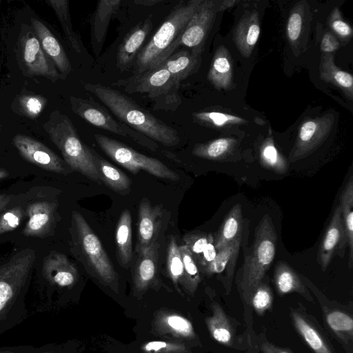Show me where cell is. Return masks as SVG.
Listing matches in <instances>:
<instances>
[{
	"label": "cell",
	"mask_w": 353,
	"mask_h": 353,
	"mask_svg": "<svg viewBox=\"0 0 353 353\" xmlns=\"http://www.w3.org/2000/svg\"><path fill=\"white\" fill-rule=\"evenodd\" d=\"M276 243L277 234L272 219L265 214L256 228L253 243L245 258L240 286L248 304L274 259Z\"/></svg>",
	"instance_id": "3"
},
{
	"label": "cell",
	"mask_w": 353,
	"mask_h": 353,
	"mask_svg": "<svg viewBox=\"0 0 353 353\" xmlns=\"http://www.w3.org/2000/svg\"><path fill=\"white\" fill-rule=\"evenodd\" d=\"M167 271L174 286L178 289L183 276V263L179 246L174 237H172L167 252Z\"/></svg>",
	"instance_id": "41"
},
{
	"label": "cell",
	"mask_w": 353,
	"mask_h": 353,
	"mask_svg": "<svg viewBox=\"0 0 353 353\" xmlns=\"http://www.w3.org/2000/svg\"><path fill=\"white\" fill-rule=\"evenodd\" d=\"M216 253L217 251L214 243V236L212 234L198 263L203 268L206 267L215 259Z\"/></svg>",
	"instance_id": "50"
},
{
	"label": "cell",
	"mask_w": 353,
	"mask_h": 353,
	"mask_svg": "<svg viewBox=\"0 0 353 353\" xmlns=\"http://www.w3.org/2000/svg\"><path fill=\"white\" fill-rule=\"evenodd\" d=\"M346 247L341 208L337 205L319 246L318 260L322 270L325 272L327 270L336 252L343 256Z\"/></svg>",
	"instance_id": "14"
},
{
	"label": "cell",
	"mask_w": 353,
	"mask_h": 353,
	"mask_svg": "<svg viewBox=\"0 0 353 353\" xmlns=\"http://www.w3.org/2000/svg\"><path fill=\"white\" fill-rule=\"evenodd\" d=\"M242 208L237 203L231 208L214 236L216 251L242 236Z\"/></svg>",
	"instance_id": "31"
},
{
	"label": "cell",
	"mask_w": 353,
	"mask_h": 353,
	"mask_svg": "<svg viewBox=\"0 0 353 353\" xmlns=\"http://www.w3.org/2000/svg\"><path fill=\"white\" fill-rule=\"evenodd\" d=\"M43 274L52 284L70 287L78 279V272L67 256L59 252L50 253L44 260Z\"/></svg>",
	"instance_id": "18"
},
{
	"label": "cell",
	"mask_w": 353,
	"mask_h": 353,
	"mask_svg": "<svg viewBox=\"0 0 353 353\" xmlns=\"http://www.w3.org/2000/svg\"><path fill=\"white\" fill-rule=\"evenodd\" d=\"M31 23L45 53L63 74L68 75L72 71V66L62 46L41 21L31 18Z\"/></svg>",
	"instance_id": "20"
},
{
	"label": "cell",
	"mask_w": 353,
	"mask_h": 353,
	"mask_svg": "<svg viewBox=\"0 0 353 353\" xmlns=\"http://www.w3.org/2000/svg\"><path fill=\"white\" fill-rule=\"evenodd\" d=\"M8 175H9V173L8 171H6V170H3L2 168H0V179L6 178L7 176H8Z\"/></svg>",
	"instance_id": "55"
},
{
	"label": "cell",
	"mask_w": 353,
	"mask_h": 353,
	"mask_svg": "<svg viewBox=\"0 0 353 353\" xmlns=\"http://www.w3.org/2000/svg\"><path fill=\"white\" fill-rule=\"evenodd\" d=\"M25 212L20 206L13 208L0 215V234L17 228L21 222Z\"/></svg>",
	"instance_id": "47"
},
{
	"label": "cell",
	"mask_w": 353,
	"mask_h": 353,
	"mask_svg": "<svg viewBox=\"0 0 353 353\" xmlns=\"http://www.w3.org/2000/svg\"><path fill=\"white\" fill-rule=\"evenodd\" d=\"M212 234L201 232H195L188 234L184 236L183 241L195 261L199 263L201 254L206 247Z\"/></svg>",
	"instance_id": "45"
},
{
	"label": "cell",
	"mask_w": 353,
	"mask_h": 353,
	"mask_svg": "<svg viewBox=\"0 0 353 353\" xmlns=\"http://www.w3.org/2000/svg\"><path fill=\"white\" fill-rule=\"evenodd\" d=\"M261 349L263 353H293L289 349L275 346L269 342L263 343Z\"/></svg>",
	"instance_id": "51"
},
{
	"label": "cell",
	"mask_w": 353,
	"mask_h": 353,
	"mask_svg": "<svg viewBox=\"0 0 353 353\" xmlns=\"http://www.w3.org/2000/svg\"><path fill=\"white\" fill-rule=\"evenodd\" d=\"M21 46L23 61L30 73L44 76L52 80H57L59 77L55 65L46 56L35 34L25 35Z\"/></svg>",
	"instance_id": "15"
},
{
	"label": "cell",
	"mask_w": 353,
	"mask_h": 353,
	"mask_svg": "<svg viewBox=\"0 0 353 353\" xmlns=\"http://www.w3.org/2000/svg\"><path fill=\"white\" fill-rule=\"evenodd\" d=\"M325 321L330 330L343 342L347 352H352L353 341V319L346 311L341 309L324 312Z\"/></svg>",
	"instance_id": "29"
},
{
	"label": "cell",
	"mask_w": 353,
	"mask_h": 353,
	"mask_svg": "<svg viewBox=\"0 0 353 353\" xmlns=\"http://www.w3.org/2000/svg\"><path fill=\"white\" fill-rule=\"evenodd\" d=\"M13 143L21 155L32 163L48 171L65 172L63 161L42 143L30 137L17 134L13 138Z\"/></svg>",
	"instance_id": "13"
},
{
	"label": "cell",
	"mask_w": 353,
	"mask_h": 353,
	"mask_svg": "<svg viewBox=\"0 0 353 353\" xmlns=\"http://www.w3.org/2000/svg\"><path fill=\"white\" fill-rule=\"evenodd\" d=\"M163 209L160 205H153L146 198H143L139 205L137 242L135 251L137 254L157 242L162 225Z\"/></svg>",
	"instance_id": "12"
},
{
	"label": "cell",
	"mask_w": 353,
	"mask_h": 353,
	"mask_svg": "<svg viewBox=\"0 0 353 353\" xmlns=\"http://www.w3.org/2000/svg\"><path fill=\"white\" fill-rule=\"evenodd\" d=\"M201 52L182 50L172 54L158 65L165 67L174 79L181 82L198 70L201 63Z\"/></svg>",
	"instance_id": "26"
},
{
	"label": "cell",
	"mask_w": 353,
	"mask_h": 353,
	"mask_svg": "<svg viewBox=\"0 0 353 353\" xmlns=\"http://www.w3.org/2000/svg\"><path fill=\"white\" fill-rule=\"evenodd\" d=\"M84 88L96 96L121 121L154 142L174 146L180 141L177 131L143 109L121 92L97 83H87Z\"/></svg>",
	"instance_id": "1"
},
{
	"label": "cell",
	"mask_w": 353,
	"mask_h": 353,
	"mask_svg": "<svg viewBox=\"0 0 353 353\" xmlns=\"http://www.w3.org/2000/svg\"><path fill=\"white\" fill-rule=\"evenodd\" d=\"M18 103L23 114L31 119H34L44 109L46 99L41 95L23 94L19 97Z\"/></svg>",
	"instance_id": "44"
},
{
	"label": "cell",
	"mask_w": 353,
	"mask_h": 353,
	"mask_svg": "<svg viewBox=\"0 0 353 353\" xmlns=\"http://www.w3.org/2000/svg\"><path fill=\"white\" fill-rule=\"evenodd\" d=\"M152 27V21L150 15L123 39L117 54V64L121 71L130 66L134 61Z\"/></svg>",
	"instance_id": "19"
},
{
	"label": "cell",
	"mask_w": 353,
	"mask_h": 353,
	"mask_svg": "<svg viewBox=\"0 0 353 353\" xmlns=\"http://www.w3.org/2000/svg\"><path fill=\"white\" fill-rule=\"evenodd\" d=\"M273 294L270 286L263 282L255 288L252 294L250 305H252L258 315H263L271 309Z\"/></svg>",
	"instance_id": "42"
},
{
	"label": "cell",
	"mask_w": 353,
	"mask_h": 353,
	"mask_svg": "<svg viewBox=\"0 0 353 353\" xmlns=\"http://www.w3.org/2000/svg\"><path fill=\"white\" fill-rule=\"evenodd\" d=\"M159 244L155 243L139 253L134 267L133 284L138 292L145 291L154 281L158 270Z\"/></svg>",
	"instance_id": "21"
},
{
	"label": "cell",
	"mask_w": 353,
	"mask_h": 353,
	"mask_svg": "<svg viewBox=\"0 0 353 353\" xmlns=\"http://www.w3.org/2000/svg\"><path fill=\"white\" fill-rule=\"evenodd\" d=\"M192 117L194 121L199 124L216 128L246 122L240 117L217 111L196 112L192 114Z\"/></svg>",
	"instance_id": "40"
},
{
	"label": "cell",
	"mask_w": 353,
	"mask_h": 353,
	"mask_svg": "<svg viewBox=\"0 0 353 353\" xmlns=\"http://www.w3.org/2000/svg\"><path fill=\"white\" fill-rule=\"evenodd\" d=\"M0 353H18V352H17V350L9 349L0 350Z\"/></svg>",
	"instance_id": "56"
},
{
	"label": "cell",
	"mask_w": 353,
	"mask_h": 353,
	"mask_svg": "<svg viewBox=\"0 0 353 353\" xmlns=\"http://www.w3.org/2000/svg\"><path fill=\"white\" fill-rule=\"evenodd\" d=\"M236 141L230 137H223L196 145L192 154L209 160H220L228 155L234 148Z\"/></svg>",
	"instance_id": "37"
},
{
	"label": "cell",
	"mask_w": 353,
	"mask_h": 353,
	"mask_svg": "<svg viewBox=\"0 0 353 353\" xmlns=\"http://www.w3.org/2000/svg\"><path fill=\"white\" fill-rule=\"evenodd\" d=\"M10 195L6 194H0V215L7 208L8 205L11 201Z\"/></svg>",
	"instance_id": "52"
},
{
	"label": "cell",
	"mask_w": 353,
	"mask_h": 353,
	"mask_svg": "<svg viewBox=\"0 0 353 353\" xmlns=\"http://www.w3.org/2000/svg\"><path fill=\"white\" fill-rule=\"evenodd\" d=\"M153 328L159 335H168L179 340L191 341L196 336L188 319L170 311H159L154 319Z\"/></svg>",
	"instance_id": "16"
},
{
	"label": "cell",
	"mask_w": 353,
	"mask_h": 353,
	"mask_svg": "<svg viewBox=\"0 0 353 353\" xmlns=\"http://www.w3.org/2000/svg\"><path fill=\"white\" fill-rule=\"evenodd\" d=\"M43 126L72 170L94 181H101L92 149L81 141L67 115L54 110Z\"/></svg>",
	"instance_id": "2"
},
{
	"label": "cell",
	"mask_w": 353,
	"mask_h": 353,
	"mask_svg": "<svg viewBox=\"0 0 353 353\" xmlns=\"http://www.w3.org/2000/svg\"><path fill=\"white\" fill-rule=\"evenodd\" d=\"M320 78L324 81L331 83L341 89L342 91L352 99L353 77L351 74L340 70L334 62L332 54L322 55L319 65Z\"/></svg>",
	"instance_id": "30"
},
{
	"label": "cell",
	"mask_w": 353,
	"mask_h": 353,
	"mask_svg": "<svg viewBox=\"0 0 353 353\" xmlns=\"http://www.w3.org/2000/svg\"><path fill=\"white\" fill-rule=\"evenodd\" d=\"M241 241V236L218 250L215 259L204 268L205 272L208 275H212L221 274L226 270L228 275L232 277Z\"/></svg>",
	"instance_id": "35"
},
{
	"label": "cell",
	"mask_w": 353,
	"mask_h": 353,
	"mask_svg": "<svg viewBox=\"0 0 353 353\" xmlns=\"http://www.w3.org/2000/svg\"><path fill=\"white\" fill-rule=\"evenodd\" d=\"M294 327L314 353H335L327 337L309 318L299 312H291Z\"/></svg>",
	"instance_id": "24"
},
{
	"label": "cell",
	"mask_w": 353,
	"mask_h": 353,
	"mask_svg": "<svg viewBox=\"0 0 353 353\" xmlns=\"http://www.w3.org/2000/svg\"><path fill=\"white\" fill-rule=\"evenodd\" d=\"M121 0H100L91 21V45L96 55L101 52L110 21L120 8Z\"/></svg>",
	"instance_id": "17"
},
{
	"label": "cell",
	"mask_w": 353,
	"mask_h": 353,
	"mask_svg": "<svg viewBox=\"0 0 353 353\" xmlns=\"http://www.w3.org/2000/svg\"><path fill=\"white\" fill-rule=\"evenodd\" d=\"M260 160L263 166L279 174L285 173L288 168L285 159L275 147L272 137H268L262 144Z\"/></svg>",
	"instance_id": "39"
},
{
	"label": "cell",
	"mask_w": 353,
	"mask_h": 353,
	"mask_svg": "<svg viewBox=\"0 0 353 353\" xmlns=\"http://www.w3.org/2000/svg\"><path fill=\"white\" fill-rule=\"evenodd\" d=\"M274 284L280 296L296 292L312 301V298L298 273L287 263L279 261L274 270Z\"/></svg>",
	"instance_id": "27"
},
{
	"label": "cell",
	"mask_w": 353,
	"mask_h": 353,
	"mask_svg": "<svg viewBox=\"0 0 353 353\" xmlns=\"http://www.w3.org/2000/svg\"><path fill=\"white\" fill-rule=\"evenodd\" d=\"M40 353H60V352H54V351H46V352H40Z\"/></svg>",
	"instance_id": "57"
},
{
	"label": "cell",
	"mask_w": 353,
	"mask_h": 353,
	"mask_svg": "<svg viewBox=\"0 0 353 353\" xmlns=\"http://www.w3.org/2000/svg\"><path fill=\"white\" fill-rule=\"evenodd\" d=\"M260 35V24L256 12L245 14L239 20L233 34L236 48L245 58H248L254 48Z\"/></svg>",
	"instance_id": "22"
},
{
	"label": "cell",
	"mask_w": 353,
	"mask_h": 353,
	"mask_svg": "<svg viewBox=\"0 0 353 353\" xmlns=\"http://www.w3.org/2000/svg\"><path fill=\"white\" fill-rule=\"evenodd\" d=\"M31 248L15 254L0 267V333L10 327L11 320L17 319L18 299L24 287L35 260Z\"/></svg>",
	"instance_id": "6"
},
{
	"label": "cell",
	"mask_w": 353,
	"mask_h": 353,
	"mask_svg": "<svg viewBox=\"0 0 353 353\" xmlns=\"http://www.w3.org/2000/svg\"><path fill=\"white\" fill-rule=\"evenodd\" d=\"M329 25L331 29L343 39H350L352 29L350 26L343 20L340 10L334 8L330 14Z\"/></svg>",
	"instance_id": "48"
},
{
	"label": "cell",
	"mask_w": 353,
	"mask_h": 353,
	"mask_svg": "<svg viewBox=\"0 0 353 353\" xmlns=\"http://www.w3.org/2000/svg\"><path fill=\"white\" fill-rule=\"evenodd\" d=\"M339 206L349 249V266L353 261V178L350 176L339 196Z\"/></svg>",
	"instance_id": "34"
},
{
	"label": "cell",
	"mask_w": 353,
	"mask_h": 353,
	"mask_svg": "<svg viewBox=\"0 0 353 353\" xmlns=\"http://www.w3.org/2000/svg\"><path fill=\"white\" fill-rule=\"evenodd\" d=\"M219 12L218 1L201 0L185 29L168 47L154 66L165 60L180 46H185L191 50L201 52L204 41L216 13Z\"/></svg>",
	"instance_id": "10"
},
{
	"label": "cell",
	"mask_w": 353,
	"mask_h": 353,
	"mask_svg": "<svg viewBox=\"0 0 353 353\" xmlns=\"http://www.w3.org/2000/svg\"><path fill=\"white\" fill-rule=\"evenodd\" d=\"M142 353H190L188 347L181 342L151 341L141 347Z\"/></svg>",
	"instance_id": "43"
},
{
	"label": "cell",
	"mask_w": 353,
	"mask_h": 353,
	"mask_svg": "<svg viewBox=\"0 0 353 353\" xmlns=\"http://www.w3.org/2000/svg\"><path fill=\"white\" fill-rule=\"evenodd\" d=\"M236 3L235 0L218 1L219 11H223L232 7Z\"/></svg>",
	"instance_id": "53"
},
{
	"label": "cell",
	"mask_w": 353,
	"mask_h": 353,
	"mask_svg": "<svg viewBox=\"0 0 353 353\" xmlns=\"http://www.w3.org/2000/svg\"><path fill=\"white\" fill-rule=\"evenodd\" d=\"M304 23V8L296 6L289 17L287 24V35L291 43H295L299 39Z\"/></svg>",
	"instance_id": "46"
},
{
	"label": "cell",
	"mask_w": 353,
	"mask_h": 353,
	"mask_svg": "<svg viewBox=\"0 0 353 353\" xmlns=\"http://www.w3.org/2000/svg\"><path fill=\"white\" fill-rule=\"evenodd\" d=\"M339 48V42L334 34L326 32L323 34L321 41V49L326 53L330 54L337 50Z\"/></svg>",
	"instance_id": "49"
},
{
	"label": "cell",
	"mask_w": 353,
	"mask_h": 353,
	"mask_svg": "<svg viewBox=\"0 0 353 353\" xmlns=\"http://www.w3.org/2000/svg\"><path fill=\"white\" fill-rule=\"evenodd\" d=\"M333 123L334 117L331 114L303 123L295 145L290 154L289 161H296L316 150L327 137Z\"/></svg>",
	"instance_id": "11"
},
{
	"label": "cell",
	"mask_w": 353,
	"mask_h": 353,
	"mask_svg": "<svg viewBox=\"0 0 353 353\" xmlns=\"http://www.w3.org/2000/svg\"><path fill=\"white\" fill-rule=\"evenodd\" d=\"M99 148L114 161L137 174L144 170L158 178L177 181L179 175L159 160L138 152L126 145L103 134H95Z\"/></svg>",
	"instance_id": "8"
},
{
	"label": "cell",
	"mask_w": 353,
	"mask_h": 353,
	"mask_svg": "<svg viewBox=\"0 0 353 353\" xmlns=\"http://www.w3.org/2000/svg\"><path fill=\"white\" fill-rule=\"evenodd\" d=\"M208 79L217 90H229L233 84V68L231 57L224 46L216 49L208 74Z\"/></svg>",
	"instance_id": "25"
},
{
	"label": "cell",
	"mask_w": 353,
	"mask_h": 353,
	"mask_svg": "<svg viewBox=\"0 0 353 353\" xmlns=\"http://www.w3.org/2000/svg\"><path fill=\"white\" fill-rule=\"evenodd\" d=\"M201 0L181 1L170 12L152 39L137 54L134 74L152 68L183 32Z\"/></svg>",
	"instance_id": "5"
},
{
	"label": "cell",
	"mask_w": 353,
	"mask_h": 353,
	"mask_svg": "<svg viewBox=\"0 0 353 353\" xmlns=\"http://www.w3.org/2000/svg\"><path fill=\"white\" fill-rule=\"evenodd\" d=\"M72 220L77 257L91 275L117 290L118 276L100 240L79 212L72 211Z\"/></svg>",
	"instance_id": "4"
},
{
	"label": "cell",
	"mask_w": 353,
	"mask_h": 353,
	"mask_svg": "<svg viewBox=\"0 0 353 353\" xmlns=\"http://www.w3.org/2000/svg\"><path fill=\"white\" fill-rule=\"evenodd\" d=\"M71 109L74 113L97 128L131 139L150 150L158 148L156 142L132 129L125 123L117 121L103 106L92 98L83 99L70 97Z\"/></svg>",
	"instance_id": "9"
},
{
	"label": "cell",
	"mask_w": 353,
	"mask_h": 353,
	"mask_svg": "<svg viewBox=\"0 0 353 353\" xmlns=\"http://www.w3.org/2000/svg\"><path fill=\"white\" fill-rule=\"evenodd\" d=\"M162 2L161 0H136L134 3L143 6H153Z\"/></svg>",
	"instance_id": "54"
},
{
	"label": "cell",
	"mask_w": 353,
	"mask_h": 353,
	"mask_svg": "<svg viewBox=\"0 0 353 353\" xmlns=\"http://www.w3.org/2000/svg\"><path fill=\"white\" fill-rule=\"evenodd\" d=\"M92 152L101 181L118 193H128L131 186L130 179L119 169L103 159L94 150Z\"/></svg>",
	"instance_id": "32"
},
{
	"label": "cell",
	"mask_w": 353,
	"mask_h": 353,
	"mask_svg": "<svg viewBox=\"0 0 353 353\" xmlns=\"http://www.w3.org/2000/svg\"><path fill=\"white\" fill-rule=\"evenodd\" d=\"M183 263V276L181 285L189 294H193L201 281L199 269L194 257L185 245L179 246Z\"/></svg>",
	"instance_id": "38"
},
{
	"label": "cell",
	"mask_w": 353,
	"mask_h": 353,
	"mask_svg": "<svg viewBox=\"0 0 353 353\" xmlns=\"http://www.w3.org/2000/svg\"><path fill=\"white\" fill-rule=\"evenodd\" d=\"M128 93L146 94L154 103V109L175 110L181 104L180 81L161 65H155L128 79L121 81Z\"/></svg>",
	"instance_id": "7"
},
{
	"label": "cell",
	"mask_w": 353,
	"mask_h": 353,
	"mask_svg": "<svg viewBox=\"0 0 353 353\" xmlns=\"http://www.w3.org/2000/svg\"><path fill=\"white\" fill-rule=\"evenodd\" d=\"M212 314L205 319L212 337L218 343L231 346L234 341V330L222 307L214 303L211 305Z\"/></svg>",
	"instance_id": "33"
},
{
	"label": "cell",
	"mask_w": 353,
	"mask_h": 353,
	"mask_svg": "<svg viewBox=\"0 0 353 353\" xmlns=\"http://www.w3.org/2000/svg\"><path fill=\"white\" fill-rule=\"evenodd\" d=\"M117 259L119 263L127 268L132 259V216L124 210L119 219L116 230Z\"/></svg>",
	"instance_id": "28"
},
{
	"label": "cell",
	"mask_w": 353,
	"mask_h": 353,
	"mask_svg": "<svg viewBox=\"0 0 353 353\" xmlns=\"http://www.w3.org/2000/svg\"><path fill=\"white\" fill-rule=\"evenodd\" d=\"M55 205L47 201H37L27 208L28 221L24 228L26 236H43L50 230L54 220Z\"/></svg>",
	"instance_id": "23"
},
{
	"label": "cell",
	"mask_w": 353,
	"mask_h": 353,
	"mask_svg": "<svg viewBox=\"0 0 353 353\" xmlns=\"http://www.w3.org/2000/svg\"><path fill=\"white\" fill-rule=\"evenodd\" d=\"M46 3L54 10L62 26L66 39L73 50L80 53L83 46L79 35L74 31L69 12L68 1L49 0Z\"/></svg>",
	"instance_id": "36"
}]
</instances>
